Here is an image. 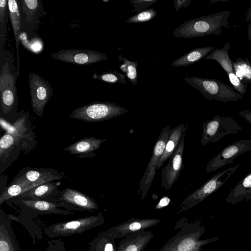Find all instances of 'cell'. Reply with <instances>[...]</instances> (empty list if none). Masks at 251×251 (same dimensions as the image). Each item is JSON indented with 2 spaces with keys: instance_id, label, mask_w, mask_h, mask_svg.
Segmentation results:
<instances>
[{
  "instance_id": "obj_25",
  "label": "cell",
  "mask_w": 251,
  "mask_h": 251,
  "mask_svg": "<svg viewBox=\"0 0 251 251\" xmlns=\"http://www.w3.org/2000/svg\"><path fill=\"white\" fill-rule=\"evenodd\" d=\"M55 187L53 182L44 183L25 192L20 196L19 199L42 200L51 195Z\"/></svg>"
},
{
  "instance_id": "obj_8",
  "label": "cell",
  "mask_w": 251,
  "mask_h": 251,
  "mask_svg": "<svg viewBox=\"0 0 251 251\" xmlns=\"http://www.w3.org/2000/svg\"><path fill=\"white\" fill-rule=\"evenodd\" d=\"M170 126L162 128L154 146L151 159L147 166L139 184V194L141 192V199H144L148 194L156 174L157 162L162 155L170 133Z\"/></svg>"
},
{
  "instance_id": "obj_32",
  "label": "cell",
  "mask_w": 251,
  "mask_h": 251,
  "mask_svg": "<svg viewBox=\"0 0 251 251\" xmlns=\"http://www.w3.org/2000/svg\"><path fill=\"white\" fill-rule=\"evenodd\" d=\"M156 15V11L153 8H150L131 16L126 21V23L137 24L149 22L154 18Z\"/></svg>"
},
{
  "instance_id": "obj_39",
  "label": "cell",
  "mask_w": 251,
  "mask_h": 251,
  "mask_svg": "<svg viewBox=\"0 0 251 251\" xmlns=\"http://www.w3.org/2000/svg\"><path fill=\"white\" fill-rule=\"evenodd\" d=\"M191 0H174V6L175 10L177 12L181 8L186 7L190 3Z\"/></svg>"
},
{
  "instance_id": "obj_33",
  "label": "cell",
  "mask_w": 251,
  "mask_h": 251,
  "mask_svg": "<svg viewBox=\"0 0 251 251\" xmlns=\"http://www.w3.org/2000/svg\"><path fill=\"white\" fill-rule=\"evenodd\" d=\"M20 139H21V138L8 132L3 135L0 140V156H2L5 151L15 144V143Z\"/></svg>"
},
{
  "instance_id": "obj_13",
  "label": "cell",
  "mask_w": 251,
  "mask_h": 251,
  "mask_svg": "<svg viewBox=\"0 0 251 251\" xmlns=\"http://www.w3.org/2000/svg\"><path fill=\"white\" fill-rule=\"evenodd\" d=\"M183 136L176 150L169 158L168 163L163 168L161 172V188L169 190L178 179L181 170L184 167L183 154L184 148Z\"/></svg>"
},
{
  "instance_id": "obj_2",
  "label": "cell",
  "mask_w": 251,
  "mask_h": 251,
  "mask_svg": "<svg viewBox=\"0 0 251 251\" xmlns=\"http://www.w3.org/2000/svg\"><path fill=\"white\" fill-rule=\"evenodd\" d=\"M204 230L199 223L189 224L181 228L159 251H201L202 246L219 239L214 237L201 240Z\"/></svg>"
},
{
  "instance_id": "obj_31",
  "label": "cell",
  "mask_w": 251,
  "mask_h": 251,
  "mask_svg": "<svg viewBox=\"0 0 251 251\" xmlns=\"http://www.w3.org/2000/svg\"><path fill=\"white\" fill-rule=\"evenodd\" d=\"M232 64L237 67L243 76L242 81L248 84L251 83V62L248 58H236Z\"/></svg>"
},
{
  "instance_id": "obj_11",
  "label": "cell",
  "mask_w": 251,
  "mask_h": 251,
  "mask_svg": "<svg viewBox=\"0 0 251 251\" xmlns=\"http://www.w3.org/2000/svg\"><path fill=\"white\" fill-rule=\"evenodd\" d=\"M156 218L137 219L133 218L122 224L113 226L99 234L100 235L114 240L126 237L129 234L144 230L160 222Z\"/></svg>"
},
{
  "instance_id": "obj_42",
  "label": "cell",
  "mask_w": 251,
  "mask_h": 251,
  "mask_svg": "<svg viewBox=\"0 0 251 251\" xmlns=\"http://www.w3.org/2000/svg\"><path fill=\"white\" fill-rule=\"evenodd\" d=\"M246 20L247 22L251 23V6L247 12Z\"/></svg>"
},
{
  "instance_id": "obj_19",
  "label": "cell",
  "mask_w": 251,
  "mask_h": 251,
  "mask_svg": "<svg viewBox=\"0 0 251 251\" xmlns=\"http://www.w3.org/2000/svg\"><path fill=\"white\" fill-rule=\"evenodd\" d=\"M249 200H251V171L230 191L226 201L234 204L242 201Z\"/></svg>"
},
{
  "instance_id": "obj_38",
  "label": "cell",
  "mask_w": 251,
  "mask_h": 251,
  "mask_svg": "<svg viewBox=\"0 0 251 251\" xmlns=\"http://www.w3.org/2000/svg\"><path fill=\"white\" fill-rule=\"evenodd\" d=\"M7 2L8 1L6 0H0V22L1 23V27L4 24L5 11L7 6Z\"/></svg>"
},
{
  "instance_id": "obj_21",
  "label": "cell",
  "mask_w": 251,
  "mask_h": 251,
  "mask_svg": "<svg viewBox=\"0 0 251 251\" xmlns=\"http://www.w3.org/2000/svg\"><path fill=\"white\" fill-rule=\"evenodd\" d=\"M107 139H97L93 137H87L78 140L65 148L71 154L87 153L100 148L101 144Z\"/></svg>"
},
{
  "instance_id": "obj_12",
  "label": "cell",
  "mask_w": 251,
  "mask_h": 251,
  "mask_svg": "<svg viewBox=\"0 0 251 251\" xmlns=\"http://www.w3.org/2000/svg\"><path fill=\"white\" fill-rule=\"evenodd\" d=\"M54 59L75 64L90 65L106 60L104 54L95 50L70 49L60 50L51 54Z\"/></svg>"
},
{
  "instance_id": "obj_41",
  "label": "cell",
  "mask_w": 251,
  "mask_h": 251,
  "mask_svg": "<svg viewBox=\"0 0 251 251\" xmlns=\"http://www.w3.org/2000/svg\"><path fill=\"white\" fill-rule=\"evenodd\" d=\"M239 115L251 125V111L244 110L240 111Z\"/></svg>"
},
{
  "instance_id": "obj_10",
  "label": "cell",
  "mask_w": 251,
  "mask_h": 251,
  "mask_svg": "<svg viewBox=\"0 0 251 251\" xmlns=\"http://www.w3.org/2000/svg\"><path fill=\"white\" fill-rule=\"evenodd\" d=\"M251 151V139L238 140L223 149L206 166V173L217 171L231 164L238 156Z\"/></svg>"
},
{
  "instance_id": "obj_3",
  "label": "cell",
  "mask_w": 251,
  "mask_h": 251,
  "mask_svg": "<svg viewBox=\"0 0 251 251\" xmlns=\"http://www.w3.org/2000/svg\"><path fill=\"white\" fill-rule=\"evenodd\" d=\"M184 80L200 91L209 100H215L226 102L243 100L242 95L236 92L233 87L217 79L194 76L184 77Z\"/></svg>"
},
{
  "instance_id": "obj_5",
  "label": "cell",
  "mask_w": 251,
  "mask_h": 251,
  "mask_svg": "<svg viewBox=\"0 0 251 251\" xmlns=\"http://www.w3.org/2000/svg\"><path fill=\"white\" fill-rule=\"evenodd\" d=\"M240 166V164H237L213 176L199 188L185 197L178 207L177 213L192 208L217 191Z\"/></svg>"
},
{
  "instance_id": "obj_16",
  "label": "cell",
  "mask_w": 251,
  "mask_h": 251,
  "mask_svg": "<svg viewBox=\"0 0 251 251\" xmlns=\"http://www.w3.org/2000/svg\"><path fill=\"white\" fill-rule=\"evenodd\" d=\"M0 251H21L10 219L2 209L0 212Z\"/></svg>"
},
{
  "instance_id": "obj_7",
  "label": "cell",
  "mask_w": 251,
  "mask_h": 251,
  "mask_svg": "<svg viewBox=\"0 0 251 251\" xmlns=\"http://www.w3.org/2000/svg\"><path fill=\"white\" fill-rule=\"evenodd\" d=\"M241 130L242 127L232 118L217 114L203 124L201 142L204 146L210 142H217L227 135L237 134Z\"/></svg>"
},
{
  "instance_id": "obj_36",
  "label": "cell",
  "mask_w": 251,
  "mask_h": 251,
  "mask_svg": "<svg viewBox=\"0 0 251 251\" xmlns=\"http://www.w3.org/2000/svg\"><path fill=\"white\" fill-rule=\"evenodd\" d=\"M157 0H130L134 9V12L139 13L155 3Z\"/></svg>"
},
{
  "instance_id": "obj_14",
  "label": "cell",
  "mask_w": 251,
  "mask_h": 251,
  "mask_svg": "<svg viewBox=\"0 0 251 251\" xmlns=\"http://www.w3.org/2000/svg\"><path fill=\"white\" fill-rule=\"evenodd\" d=\"M18 202L25 207L42 214H54L66 216L72 214L71 211L60 208L63 207L68 209L79 210L74 206H67V203L62 202L56 203L44 200L26 199H19Z\"/></svg>"
},
{
  "instance_id": "obj_30",
  "label": "cell",
  "mask_w": 251,
  "mask_h": 251,
  "mask_svg": "<svg viewBox=\"0 0 251 251\" xmlns=\"http://www.w3.org/2000/svg\"><path fill=\"white\" fill-rule=\"evenodd\" d=\"M126 75H124L119 73L116 70L105 72L100 75H98L96 74H94L93 77L102 81L109 84H114L117 83L127 84L125 80Z\"/></svg>"
},
{
  "instance_id": "obj_27",
  "label": "cell",
  "mask_w": 251,
  "mask_h": 251,
  "mask_svg": "<svg viewBox=\"0 0 251 251\" xmlns=\"http://www.w3.org/2000/svg\"><path fill=\"white\" fill-rule=\"evenodd\" d=\"M120 68L125 74L130 82L133 85L137 83L138 74L137 72L138 62L131 61L119 55Z\"/></svg>"
},
{
  "instance_id": "obj_6",
  "label": "cell",
  "mask_w": 251,
  "mask_h": 251,
  "mask_svg": "<svg viewBox=\"0 0 251 251\" xmlns=\"http://www.w3.org/2000/svg\"><path fill=\"white\" fill-rule=\"evenodd\" d=\"M105 219L101 214L91 215L70 221L51 225L44 229V234L50 238L81 234L102 225Z\"/></svg>"
},
{
  "instance_id": "obj_1",
  "label": "cell",
  "mask_w": 251,
  "mask_h": 251,
  "mask_svg": "<svg viewBox=\"0 0 251 251\" xmlns=\"http://www.w3.org/2000/svg\"><path fill=\"white\" fill-rule=\"evenodd\" d=\"M231 12L224 11L192 19L176 28L173 35L177 38H190L209 35H221L226 27Z\"/></svg>"
},
{
  "instance_id": "obj_4",
  "label": "cell",
  "mask_w": 251,
  "mask_h": 251,
  "mask_svg": "<svg viewBox=\"0 0 251 251\" xmlns=\"http://www.w3.org/2000/svg\"><path fill=\"white\" fill-rule=\"evenodd\" d=\"M128 111L115 103L96 101L75 109L69 116L86 122H97L110 120Z\"/></svg>"
},
{
  "instance_id": "obj_43",
  "label": "cell",
  "mask_w": 251,
  "mask_h": 251,
  "mask_svg": "<svg viewBox=\"0 0 251 251\" xmlns=\"http://www.w3.org/2000/svg\"><path fill=\"white\" fill-rule=\"evenodd\" d=\"M247 38L248 40H251V23L247 26Z\"/></svg>"
},
{
  "instance_id": "obj_22",
  "label": "cell",
  "mask_w": 251,
  "mask_h": 251,
  "mask_svg": "<svg viewBox=\"0 0 251 251\" xmlns=\"http://www.w3.org/2000/svg\"><path fill=\"white\" fill-rule=\"evenodd\" d=\"M230 49L229 42L227 41L222 48H217L209 53L204 59L216 61L225 71L226 74L234 72L232 60L228 56Z\"/></svg>"
},
{
  "instance_id": "obj_23",
  "label": "cell",
  "mask_w": 251,
  "mask_h": 251,
  "mask_svg": "<svg viewBox=\"0 0 251 251\" xmlns=\"http://www.w3.org/2000/svg\"><path fill=\"white\" fill-rule=\"evenodd\" d=\"M8 6L13 32L14 34L17 58V71L19 68V36L21 27V15L17 1L15 0H8Z\"/></svg>"
},
{
  "instance_id": "obj_17",
  "label": "cell",
  "mask_w": 251,
  "mask_h": 251,
  "mask_svg": "<svg viewBox=\"0 0 251 251\" xmlns=\"http://www.w3.org/2000/svg\"><path fill=\"white\" fill-rule=\"evenodd\" d=\"M153 237L149 231L141 230L126 236L116 247V251H144Z\"/></svg>"
},
{
  "instance_id": "obj_37",
  "label": "cell",
  "mask_w": 251,
  "mask_h": 251,
  "mask_svg": "<svg viewBox=\"0 0 251 251\" xmlns=\"http://www.w3.org/2000/svg\"><path fill=\"white\" fill-rule=\"evenodd\" d=\"M44 251H67L64 243L60 239H51L47 241Z\"/></svg>"
},
{
  "instance_id": "obj_29",
  "label": "cell",
  "mask_w": 251,
  "mask_h": 251,
  "mask_svg": "<svg viewBox=\"0 0 251 251\" xmlns=\"http://www.w3.org/2000/svg\"><path fill=\"white\" fill-rule=\"evenodd\" d=\"M88 251H116L114 240L103 237L99 234L89 243Z\"/></svg>"
},
{
  "instance_id": "obj_15",
  "label": "cell",
  "mask_w": 251,
  "mask_h": 251,
  "mask_svg": "<svg viewBox=\"0 0 251 251\" xmlns=\"http://www.w3.org/2000/svg\"><path fill=\"white\" fill-rule=\"evenodd\" d=\"M59 201L73 205L80 211H95L98 205L92 198L75 189H64L59 198Z\"/></svg>"
},
{
  "instance_id": "obj_24",
  "label": "cell",
  "mask_w": 251,
  "mask_h": 251,
  "mask_svg": "<svg viewBox=\"0 0 251 251\" xmlns=\"http://www.w3.org/2000/svg\"><path fill=\"white\" fill-rule=\"evenodd\" d=\"M42 183L28 181H15L11 185L6 188L0 196V204L11 198L20 196L32 188Z\"/></svg>"
},
{
  "instance_id": "obj_40",
  "label": "cell",
  "mask_w": 251,
  "mask_h": 251,
  "mask_svg": "<svg viewBox=\"0 0 251 251\" xmlns=\"http://www.w3.org/2000/svg\"><path fill=\"white\" fill-rule=\"evenodd\" d=\"M170 201V199L167 197H165L161 199L158 204L156 205V209H160L168 205Z\"/></svg>"
},
{
  "instance_id": "obj_28",
  "label": "cell",
  "mask_w": 251,
  "mask_h": 251,
  "mask_svg": "<svg viewBox=\"0 0 251 251\" xmlns=\"http://www.w3.org/2000/svg\"><path fill=\"white\" fill-rule=\"evenodd\" d=\"M0 95L2 109L4 113H8L15 103L16 88L14 85L3 87L0 90Z\"/></svg>"
},
{
  "instance_id": "obj_9",
  "label": "cell",
  "mask_w": 251,
  "mask_h": 251,
  "mask_svg": "<svg viewBox=\"0 0 251 251\" xmlns=\"http://www.w3.org/2000/svg\"><path fill=\"white\" fill-rule=\"evenodd\" d=\"M28 81L33 111L41 117L46 104L52 95V88L43 77L33 73H29Z\"/></svg>"
},
{
  "instance_id": "obj_34",
  "label": "cell",
  "mask_w": 251,
  "mask_h": 251,
  "mask_svg": "<svg viewBox=\"0 0 251 251\" xmlns=\"http://www.w3.org/2000/svg\"><path fill=\"white\" fill-rule=\"evenodd\" d=\"M230 83L234 90L241 95L245 94L247 90V84L242 81L234 74L231 72L227 74Z\"/></svg>"
},
{
  "instance_id": "obj_18",
  "label": "cell",
  "mask_w": 251,
  "mask_h": 251,
  "mask_svg": "<svg viewBox=\"0 0 251 251\" xmlns=\"http://www.w3.org/2000/svg\"><path fill=\"white\" fill-rule=\"evenodd\" d=\"M188 126L181 124L171 129L163 153L157 162V169L160 168L175 152L181 139L185 136Z\"/></svg>"
},
{
  "instance_id": "obj_26",
  "label": "cell",
  "mask_w": 251,
  "mask_h": 251,
  "mask_svg": "<svg viewBox=\"0 0 251 251\" xmlns=\"http://www.w3.org/2000/svg\"><path fill=\"white\" fill-rule=\"evenodd\" d=\"M58 179H60L59 176L53 174L50 171L30 170L16 179L15 181L44 183Z\"/></svg>"
},
{
  "instance_id": "obj_20",
  "label": "cell",
  "mask_w": 251,
  "mask_h": 251,
  "mask_svg": "<svg viewBox=\"0 0 251 251\" xmlns=\"http://www.w3.org/2000/svg\"><path fill=\"white\" fill-rule=\"evenodd\" d=\"M214 49L213 46L197 48L176 59L172 63L171 66L175 67L189 66L204 58Z\"/></svg>"
},
{
  "instance_id": "obj_35",
  "label": "cell",
  "mask_w": 251,
  "mask_h": 251,
  "mask_svg": "<svg viewBox=\"0 0 251 251\" xmlns=\"http://www.w3.org/2000/svg\"><path fill=\"white\" fill-rule=\"evenodd\" d=\"M22 9L25 13L28 19H31L39 6V1L37 0H21Z\"/></svg>"
}]
</instances>
